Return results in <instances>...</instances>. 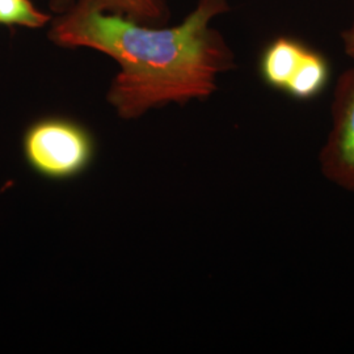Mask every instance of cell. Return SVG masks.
Returning a JSON list of instances; mask_svg holds the SVG:
<instances>
[{"label":"cell","instance_id":"obj_1","mask_svg":"<svg viewBox=\"0 0 354 354\" xmlns=\"http://www.w3.org/2000/svg\"><path fill=\"white\" fill-rule=\"evenodd\" d=\"M227 0H198L176 26L142 24L105 12L93 0H76L51 23L49 38L62 48L100 51L120 66L108 100L122 118H137L168 102L206 99L216 76L234 67V54L210 26Z\"/></svg>","mask_w":354,"mask_h":354},{"label":"cell","instance_id":"obj_2","mask_svg":"<svg viewBox=\"0 0 354 354\" xmlns=\"http://www.w3.org/2000/svg\"><path fill=\"white\" fill-rule=\"evenodd\" d=\"M95 143L88 130L64 117H44L26 127L23 153L39 176L66 180L91 165Z\"/></svg>","mask_w":354,"mask_h":354},{"label":"cell","instance_id":"obj_3","mask_svg":"<svg viewBox=\"0 0 354 354\" xmlns=\"http://www.w3.org/2000/svg\"><path fill=\"white\" fill-rule=\"evenodd\" d=\"M332 130L322 150V171L354 192V66L337 80L332 102Z\"/></svg>","mask_w":354,"mask_h":354},{"label":"cell","instance_id":"obj_4","mask_svg":"<svg viewBox=\"0 0 354 354\" xmlns=\"http://www.w3.org/2000/svg\"><path fill=\"white\" fill-rule=\"evenodd\" d=\"M306 49L294 38L279 37L269 44L260 59V73L266 84L285 91Z\"/></svg>","mask_w":354,"mask_h":354},{"label":"cell","instance_id":"obj_5","mask_svg":"<svg viewBox=\"0 0 354 354\" xmlns=\"http://www.w3.org/2000/svg\"><path fill=\"white\" fill-rule=\"evenodd\" d=\"M76 0H50L53 12L62 13ZM105 12L118 13L147 26H162L169 20L168 0H93Z\"/></svg>","mask_w":354,"mask_h":354},{"label":"cell","instance_id":"obj_6","mask_svg":"<svg viewBox=\"0 0 354 354\" xmlns=\"http://www.w3.org/2000/svg\"><path fill=\"white\" fill-rule=\"evenodd\" d=\"M328 79L329 66L324 55L307 48L285 91L294 99L310 100L326 88Z\"/></svg>","mask_w":354,"mask_h":354},{"label":"cell","instance_id":"obj_7","mask_svg":"<svg viewBox=\"0 0 354 354\" xmlns=\"http://www.w3.org/2000/svg\"><path fill=\"white\" fill-rule=\"evenodd\" d=\"M50 20V15L38 10L30 0H0V26L38 29Z\"/></svg>","mask_w":354,"mask_h":354},{"label":"cell","instance_id":"obj_8","mask_svg":"<svg viewBox=\"0 0 354 354\" xmlns=\"http://www.w3.org/2000/svg\"><path fill=\"white\" fill-rule=\"evenodd\" d=\"M342 44L345 53L354 61V12L352 24L342 33Z\"/></svg>","mask_w":354,"mask_h":354}]
</instances>
